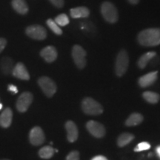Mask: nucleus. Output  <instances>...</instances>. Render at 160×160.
I'll return each mask as SVG.
<instances>
[{
  "mask_svg": "<svg viewBox=\"0 0 160 160\" xmlns=\"http://www.w3.org/2000/svg\"><path fill=\"white\" fill-rule=\"evenodd\" d=\"M138 42L145 47H153L160 45V28H148L138 35Z\"/></svg>",
  "mask_w": 160,
  "mask_h": 160,
  "instance_id": "1",
  "label": "nucleus"
},
{
  "mask_svg": "<svg viewBox=\"0 0 160 160\" xmlns=\"http://www.w3.org/2000/svg\"><path fill=\"white\" fill-rule=\"evenodd\" d=\"M82 108L84 113L88 115H99L103 112L102 105L92 98H85L82 103Z\"/></svg>",
  "mask_w": 160,
  "mask_h": 160,
  "instance_id": "2",
  "label": "nucleus"
},
{
  "mask_svg": "<svg viewBox=\"0 0 160 160\" xmlns=\"http://www.w3.org/2000/svg\"><path fill=\"white\" fill-rule=\"evenodd\" d=\"M129 64V57L127 51L122 50L118 53L117 60H116L115 71L118 77H122L127 71Z\"/></svg>",
  "mask_w": 160,
  "mask_h": 160,
  "instance_id": "3",
  "label": "nucleus"
},
{
  "mask_svg": "<svg viewBox=\"0 0 160 160\" xmlns=\"http://www.w3.org/2000/svg\"><path fill=\"white\" fill-rule=\"evenodd\" d=\"M101 13L106 21L109 23H115L118 20V12L116 7L109 2H105L101 6Z\"/></svg>",
  "mask_w": 160,
  "mask_h": 160,
  "instance_id": "4",
  "label": "nucleus"
},
{
  "mask_svg": "<svg viewBox=\"0 0 160 160\" xmlns=\"http://www.w3.org/2000/svg\"><path fill=\"white\" fill-rule=\"evenodd\" d=\"M38 84L47 97H53L57 92V85L49 77H42L39 78L38 80Z\"/></svg>",
  "mask_w": 160,
  "mask_h": 160,
  "instance_id": "5",
  "label": "nucleus"
},
{
  "mask_svg": "<svg viewBox=\"0 0 160 160\" xmlns=\"http://www.w3.org/2000/svg\"><path fill=\"white\" fill-rule=\"evenodd\" d=\"M86 51L80 45H76L72 49V57L76 65L80 69H82L86 65Z\"/></svg>",
  "mask_w": 160,
  "mask_h": 160,
  "instance_id": "6",
  "label": "nucleus"
},
{
  "mask_svg": "<svg viewBox=\"0 0 160 160\" xmlns=\"http://www.w3.org/2000/svg\"><path fill=\"white\" fill-rule=\"evenodd\" d=\"M25 33L29 37L37 40H43L47 37V31L45 28L39 25H33L28 27Z\"/></svg>",
  "mask_w": 160,
  "mask_h": 160,
  "instance_id": "7",
  "label": "nucleus"
},
{
  "mask_svg": "<svg viewBox=\"0 0 160 160\" xmlns=\"http://www.w3.org/2000/svg\"><path fill=\"white\" fill-rule=\"evenodd\" d=\"M33 101V95L30 92H24L19 96L17 102V108L21 113L28 109Z\"/></svg>",
  "mask_w": 160,
  "mask_h": 160,
  "instance_id": "8",
  "label": "nucleus"
},
{
  "mask_svg": "<svg viewBox=\"0 0 160 160\" xmlns=\"http://www.w3.org/2000/svg\"><path fill=\"white\" fill-rule=\"evenodd\" d=\"M29 139L32 145L36 146L42 145L45 141V134L42 129L39 127L32 128L29 133Z\"/></svg>",
  "mask_w": 160,
  "mask_h": 160,
  "instance_id": "9",
  "label": "nucleus"
},
{
  "mask_svg": "<svg viewBox=\"0 0 160 160\" xmlns=\"http://www.w3.org/2000/svg\"><path fill=\"white\" fill-rule=\"evenodd\" d=\"M87 129L93 137L101 138L105 134V127L99 122L95 121H90L86 125Z\"/></svg>",
  "mask_w": 160,
  "mask_h": 160,
  "instance_id": "10",
  "label": "nucleus"
},
{
  "mask_svg": "<svg viewBox=\"0 0 160 160\" xmlns=\"http://www.w3.org/2000/svg\"><path fill=\"white\" fill-rule=\"evenodd\" d=\"M12 74L13 77L22 80H29L30 75L28 71L23 63L19 62L15 65L12 71Z\"/></svg>",
  "mask_w": 160,
  "mask_h": 160,
  "instance_id": "11",
  "label": "nucleus"
},
{
  "mask_svg": "<svg viewBox=\"0 0 160 160\" xmlns=\"http://www.w3.org/2000/svg\"><path fill=\"white\" fill-rule=\"evenodd\" d=\"M40 55L47 62H53L57 58V51L53 46H47L42 50Z\"/></svg>",
  "mask_w": 160,
  "mask_h": 160,
  "instance_id": "12",
  "label": "nucleus"
},
{
  "mask_svg": "<svg viewBox=\"0 0 160 160\" xmlns=\"http://www.w3.org/2000/svg\"><path fill=\"white\" fill-rule=\"evenodd\" d=\"M158 71H153L148 73L139 78V85L142 88H147L148 86L153 85L157 79Z\"/></svg>",
  "mask_w": 160,
  "mask_h": 160,
  "instance_id": "13",
  "label": "nucleus"
},
{
  "mask_svg": "<svg viewBox=\"0 0 160 160\" xmlns=\"http://www.w3.org/2000/svg\"><path fill=\"white\" fill-rule=\"evenodd\" d=\"M65 128L67 131L68 139L70 142H73L78 138V130L77 125L72 121L67 122L65 124Z\"/></svg>",
  "mask_w": 160,
  "mask_h": 160,
  "instance_id": "14",
  "label": "nucleus"
},
{
  "mask_svg": "<svg viewBox=\"0 0 160 160\" xmlns=\"http://www.w3.org/2000/svg\"><path fill=\"white\" fill-rule=\"evenodd\" d=\"M13 112L10 108H7L2 113L0 114V125L2 128H8L11 125Z\"/></svg>",
  "mask_w": 160,
  "mask_h": 160,
  "instance_id": "15",
  "label": "nucleus"
},
{
  "mask_svg": "<svg viewBox=\"0 0 160 160\" xmlns=\"http://www.w3.org/2000/svg\"><path fill=\"white\" fill-rule=\"evenodd\" d=\"M70 13L73 19H79V18H86L88 17L90 11L86 7H77L71 9Z\"/></svg>",
  "mask_w": 160,
  "mask_h": 160,
  "instance_id": "16",
  "label": "nucleus"
},
{
  "mask_svg": "<svg viewBox=\"0 0 160 160\" xmlns=\"http://www.w3.org/2000/svg\"><path fill=\"white\" fill-rule=\"evenodd\" d=\"M12 7L20 14H26L28 11V7L25 0H12Z\"/></svg>",
  "mask_w": 160,
  "mask_h": 160,
  "instance_id": "17",
  "label": "nucleus"
},
{
  "mask_svg": "<svg viewBox=\"0 0 160 160\" xmlns=\"http://www.w3.org/2000/svg\"><path fill=\"white\" fill-rule=\"evenodd\" d=\"M156 55H157L156 52L151 51V52H148V53H146L145 54L142 56V57L139 58V61H138L137 62L138 66H139V68L141 69L145 68L150 60H151L153 57H155Z\"/></svg>",
  "mask_w": 160,
  "mask_h": 160,
  "instance_id": "18",
  "label": "nucleus"
},
{
  "mask_svg": "<svg viewBox=\"0 0 160 160\" xmlns=\"http://www.w3.org/2000/svg\"><path fill=\"white\" fill-rule=\"evenodd\" d=\"M0 68H1L2 71L3 72L4 74L8 75L12 73L13 71V61L10 58H3L0 64Z\"/></svg>",
  "mask_w": 160,
  "mask_h": 160,
  "instance_id": "19",
  "label": "nucleus"
},
{
  "mask_svg": "<svg viewBox=\"0 0 160 160\" xmlns=\"http://www.w3.org/2000/svg\"><path fill=\"white\" fill-rule=\"evenodd\" d=\"M143 117L140 113H133L128 117L126 121V125L127 126H136L139 125L142 122Z\"/></svg>",
  "mask_w": 160,
  "mask_h": 160,
  "instance_id": "20",
  "label": "nucleus"
},
{
  "mask_svg": "<svg viewBox=\"0 0 160 160\" xmlns=\"http://www.w3.org/2000/svg\"><path fill=\"white\" fill-rule=\"evenodd\" d=\"M133 138H134V136L131 134V133H122V134L120 135L119 138H118V145L119 147H124V146H125L126 145L131 142L132 140L133 139Z\"/></svg>",
  "mask_w": 160,
  "mask_h": 160,
  "instance_id": "21",
  "label": "nucleus"
},
{
  "mask_svg": "<svg viewBox=\"0 0 160 160\" xmlns=\"http://www.w3.org/2000/svg\"><path fill=\"white\" fill-rule=\"evenodd\" d=\"M55 150L51 146H45L39 151V156L42 159H50L54 154Z\"/></svg>",
  "mask_w": 160,
  "mask_h": 160,
  "instance_id": "22",
  "label": "nucleus"
},
{
  "mask_svg": "<svg viewBox=\"0 0 160 160\" xmlns=\"http://www.w3.org/2000/svg\"><path fill=\"white\" fill-rule=\"evenodd\" d=\"M142 96L146 101L151 104L157 103L160 99L159 95L158 93L151 91H146L143 93Z\"/></svg>",
  "mask_w": 160,
  "mask_h": 160,
  "instance_id": "23",
  "label": "nucleus"
},
{
  "mask_svg": "<svg viewBox=\"0 0 160 160\" xmlns=\"http://www.w3.org/2000/svg\"><path fill=\"white\" fill-rule=\"evenodd\" d=\"M46 23H47L48 26L50 28V29H51V31L54 33H56L57 35H61L62 33V29L60 28L59 26L55 22L54 20L49 19L47 20V22Z\"/></svg>",
  "mask_w": 160,
  "mask_h": 160,
  "instance_id": "24",
  "label": "nucleus"
},
{
  "mask_svg": "<svg viewBox=\"0 0 160 160\" xmlns=\"http://www.w3.org/2000/svg\"><path fill=\"white\" fill-rule=\"evenodd\" d=\"M55 22L59 26H65L69 24V18L65 13H62L55 18Z\"/></svg>",
  "mask_w": 160,
  "mask_h": 160,
  "instance_id": "25",
  "label": "nucleus"
},
{
  "mask_svg": "<svg viewBox=\"0 0 160 160\" xmlns=\"http://www.w3.org/2000/svg\"><path fill=\"white\" fill-rule=\"evenodd\" d=\"M150 148H151V145H150L149 143L146 142H140L139 145L136 147L134 151L137 152L143 151H146V150H148Z\"/></svg>",
  "mask_w": 160,
  "mask_h": 160,
  "instance_id": "26",
  "label": "nucleus"
},
{
  "mask_svg": "<svg viewBox=\"0 0 160 160\" xmlns=\"http://www.w3.org/2000/svg\"><path fill=\"white\" fill-rule=\"evenodd\" d=\"M66 160H79V153L78 151H72L66 157Z\"/></svg>",
  "mask_w": 160,
  "mask_h": 160,
  "instance_id": "27",
  "label": "nucleus"
},
{
  "mask_svg": "<svg viewBox=\"0 0 160 160\" xmlns=\"http://www.w3.org/2000/svg\"><path fill=\"white\" fill-rule=\"evenodd\" d=\"M50 2L57 8H61L64 5V0H50Z\"/></svg>",
  "mask_w": 160,
  "mask_h": 160,
  "instance_id": "28",
  "label": "nucleus"
},
{
  "mask_svg": "<svg viewBox=\"0 0 160 160\" xmlns=\"http://www.w3.org/2000/svg\"><path fill=\"white\" fill-rule=\"evenodd\" d=\"M6 45H7V41H6V39H4V38H0V53L5 49Z\"/></svg>",
  "mask_w": 160,
  "mask_h": 160,
  "instance_id": "29",
  "label": "nucleus"
},
{
  "mask_svg": "<svg viewBox=\"0 0 160 160\" xmlns=\"http://www.w3.org/2000/svg\"><path fill=\"white\" fill-rule=\"evenodd\" d=\"M8 89L9 91H11V92H12V93H15V94H16V93H18L17 88L13 85H9L8 87Z\"/></svg>",
  "mask_w": 160,
  "mask_h": 160,
  "instance_id": "30",
  "label": "nucleus"
},
{
  "mask_svg": "<svg viewBox=\"0 0 160 160\" xmlns=\"http://www.w3.org/2000/svg\"><path fill=\"white\" fill-rule=\"evenodd\" d=\"M91 160H108L105 157L103 156H97L94 158H93Z\"/></svg>",
  "mask_w": 160,
  "mask_h": 160,
  "instance_id": "31",
  "label": "nucleus"
},
{
  "mask_svg": "<svg viewBox=\"0 0 160 160\" xmlns=\"http://www.w3.org/2000/svg\"><path fill=\"white\" fill-rule=\"evenodd\" d=\"M128 2L132 5H137V4L139 3V0H128Z\"/></svg>",
  "mask_w": 160,
  "mask_h": 160,
  "instance_id": "32",
  "label": "nucleus"
},
{
  "mask_svg": "<svg viewBox=\"0 0 160 160\" xmlns=\"http://www.w3.org/2000/svg\"><path fill=\"white\" fill-rule=\"evenodd\" d=\"M157 154L160 157V146L157 148Z\"/></svg>",
  "mask_w": 160,
  "mask_h": 160,
  "instance_id": "33",
  "label": "nucleus"
},
{
  "mask_svg": "<svg viewBox=\"0 0 160 160\" xmlns=\"http://www.w3.org/2000/svg\"><path fill=\"white\" fill-rule=\"evenodd\" d=\"M2 109V104L0 103V111H1Z\"/></svg>",
  "mask_w": 160,
  "mask_h": 160,
  "instance_id": "34",
  "label": "nucleus"
},
{
  "mask_svg": "<svg viewBox=\"0 0 160 160\" xmlns=\"http://www.w3.org/2000/svg\"><path fill=\"white\" fill-rule=\"evenodd\" d=\"M1 160H9V159H1Z\"/></svg>",
  "mask_w": 160,
  "mask_h": 160,
  "instance_id": "35",
  "label": "nucleus"
}]
</instances>
